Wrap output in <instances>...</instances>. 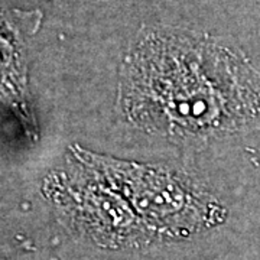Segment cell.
<instances>
[{
    "label": "cell",
    "instance_id": "7a4b0ae2",
    "mask_svg": "<svg viewBox=\"0 0 260 260\" xmlns=\"http://www.w3.org/2000/svg\"><path fill=\"white\" fill-rule=\"evenodd\" d=\"M19 22L0 10V93H19L25 74L23 39Z\"/></svg>",
    "mask_w": 260,
    "mask_h": 260
},
{
    "label": "cell",
    "instance_id": "6da1fadb",
    "mask_svg": "<svg viewBox=\"0 0 260 260\" xmlns=\"http://www.w3.org/2000/svg\"><path fill=\"white\" fill-rule=\"evenodd\" d=\"M127 93L140 114L172 132L260 127V75L244 56L188 35L155 34L133 52Z\"/></svg>",
    "mask_w": 260,
    "mask_h": 260
}]
</instances>
